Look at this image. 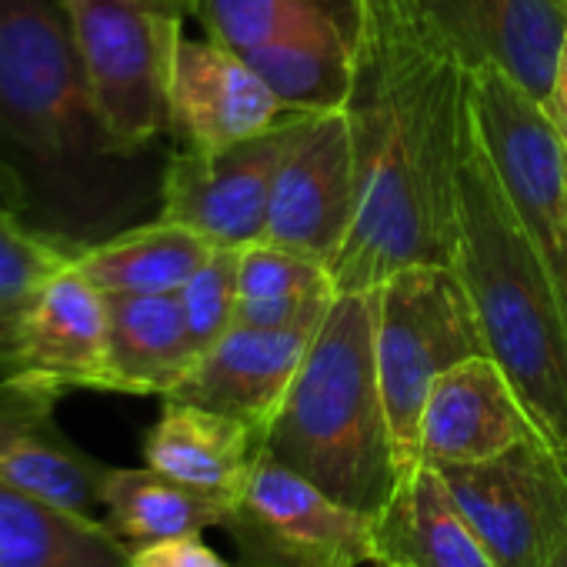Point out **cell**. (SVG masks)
I'll use <instances>...</instances> for the list:
<instances>
[{"label":"cell","mask_w":567,"mask_h":567,"mask_svg":"<svg viewBox=\"0 0 567 567\" xmlns=\"http://www.w3.org/2000/svg\"><path fill=\"white\" fill-rule=\"evenodd\" d=\"M358 81L348 117L361 207L334 260L338 295L371 291L411 264H447L461 234L471 68L417 0H351Z\"/></svg>","instance_id":"6da1fadb"},{"label":"cell","mask_w":567,"mask_h":567,"mask_svg":"<svg viewBox=\"0 0 567 567\" xmlns=\"http://www.w3.org/2000/svg\"><path fill=\"white\" fill-rule=\"evenodd\" d=\"M0 141L28 184V220L87 247L81 210L101 167L124 154L91 94L64 0H0Z\"/></svg>","instance_id":"7a4b0ae2"},{"label":"cell","mask_w":567,"mask_h":567,"mask_svg":"<svg viewBox=\"0 0 567 567\" xmlns=\"http://www.w3.org/2000/svg\"><path fill=\"white\" fill-rule=\"evenodd\" d=\"M454 267L471 295L487 358L507 374L537 437L567 461V315L474 121L461 164Z\"/></svg>","instance_id":"3957f363"},{"label":"cell","mask_w":567,"mask_h":567,"mask_svg":"<svg viewBox=\"0 0 567 567\" xmlns=\"http://www.w3.org/2000/svg\"><path fill=\"white\" fill-rule=\"evenodd\" d=\"M374 334L378 288L338 295L264 431L267 454L371 517L401 477Z\"/></svg>","instance_id":"277c9868"},{"label":"cell","mask_w":567,"mask_h":567,"mask_svg":"<svg viewBox=\"0 0 567 567\" xmlns=\"http://www.w3.org/2000/svg\"><path fill=\"white\" fill-rule=\"evenodd\" d=\"M378 371L398 474L421 467V411L454 364L487 354L457 267L411 264L378 284Z\"/></svg>","instance_id":"5b68a950"},{"label":"cell","mask_w":567,"mask_h":567,"mask_svg":"<svg viewBox=\"0 0 567 567\" xmlns=\"http://www.w3.org/2000/svg\"><path fill=\"white\" fill-rule=\"evenodd\" d=\"M91 94L131 157L171 134V84L194 0H64Z\"/></svg>","instance_id":"8992f818"},{"label":"cell","mask_w":567,"mask_h":567,"mask_svg":"<svg viewBox=\"0 0 567 567\" xmlns=\"http://www.w3.org/2000/svg\"><path fill=\"white\" fill-rule=\"evenodd\" d=\"M471 121L567 315V147L544 104L494 64L471 68Z\"/></svg>","instance_id":"52a82bcc"},{"label":"cell","mask_w":567,"mask_h":567,"mask_svg":"<svg viewBox=\"0 0 567 567\" xmlns=\"http://www.w3.org/2000/svg\"><path fill=\"white\" fill-rule=\"evenodd\" d=\"M237 567H361L371 564V514L321 491L260 447L227 507Z\"/></svg>","instance_id":"ba28073f"},{"label":"cell","mask_w":567,"mask_h":567,"mask_svg":"<svg viewBox=\"0 0 567 567\" xmlns=\"http://www.w3.org/2000/svg\"><path fill=\"white\" fill-rule=\"evenodd\" d=\"M315 117L308 111H288L267 131L214 154H174L161 181V217L194 227L214 247L264 240L277 174Z\"/></svg>","instance_id":"9c48e42d"},{"label":"cell","mask_w":567,"mask_h":567,"mask_svg":"<svg viewBox=\"0 0 567 567\" xmlns=\"http://www.w3.org/2000/svg\"><path fill=\"white\" fill-rule=\"evenodd\" d=\"M497 567H544L567 534V461L540 437L441 471Z\"/></svg>","instance_id":"30bf717a"},{"label":"cell","mask_w":567,"mask_h":567,"mask_svg":"<svg viewBox=\"0 0 567 567\" xmlns=\"http://www.w3.org/2000/svg\"><path fill=\"white\" fill-rule=\"evenodd\" d=\"M358 207L361 171L348 107L318 114L277 174L264 240L315 254L334 267L354 230Z\"/></svg>","instance_id":"8fae6325"},{"label":"cell","mask_w":567,"mask_h":567,"mask_svg":"<svg viewBox=\"0 0 567 567\" xmlns=\"http://www.w3.org/2000/svg\"><path fill=\"white\" fill-rule=\"evenodd\" d=\"M0 381H14L54 398L68 391H111L107 371V298L68 264L41 291L21 321Z\"/></svg>","instance_id":"7c38bea8"},{"label":"cell","mask_w":567,"mask_h":567,"mask_svg":"<svg viewBox=\"0 0 567 567\" xmlns=\"http://www.w3.org/2000/svg\"><path fill=\"white\" fill-rule=\"evenodd\" d=\"M527 437L537 431L494 358H467L431 384L417 431L421 464L437 471L484 464Z\"/></svg>","instance_id":"4fadbf2b"},{"label":"cell","mask_w":567,"mask_h":567,"mask_svg":"<svg viewBox=\"0 0 567 567\" xmlns=\"http://www.w3.org/2000/svg\"><path fill=\"white\" fill-rule=\"evenodd\" d=\"M467 68L494 64L547 101L567 41V0H421Z\"/></svg>","instance_id":"5bb4252c"},{"label":"cell","mask_w":567,"mask_h":567,"mask_svg":"<svg viewBox=\"0 0 567 567\" xmlns=\"http://www.w3.org/2000/svg\"><path fill=\"white\" fill-rule=\"evenodd\" d=\"M315 334L318 328L270 331L234 324L167 398L230 414L264 434L288 398Z\"/></svg>","instance_id":"9a60e30c"},{"label":"cell","mask_w":567,"mask_h":567,"mask_svg":"<svg viewBox=\"0 0 567 567\" xmlns=\"http://www.w3.org/2000/svg\"><path fill=\"white\" fill-rule=\"evenodd\" d=\"M61 398L0 381V481L64 511L97 517L111 464L81 451L58 424Z\"/></svg>","instance_id":"2e32d148"},{"label":"cell","mask_w":567,"mask_h":567,"mask_svg":"<svg viewBox=\"0 0 567 567\" xmlns=\"http://www.w3.org/2000/svg\"><path fill=\"white\" fill-rule=\"evenodd\" d=\"M284 114L254 68L217 41H184L171 84V134L184 151L214 154L247 141Z\"/></svg>","instance_id":"e0dca14e"},{"label":"cell","mask_w":567,"mask_h":567,"mask_svg":"<svg viewBox=\"0 0 567 567\" xmlns=\"http://www.w3.org/2000/svg\"><path fill=\"white\" fill-rule=\"evenodd\" d=\"M240 58L270 87L284 111H344L358 81L354 8L298 21Z\"/></svg>","instance_id":"ac0fdd59"},{"label":"cell","mask_w":567,"mask_h":567,"mask_svg":"<svg viewBox=\"0 0 567 567\" xmlns=\"http://www.w3.org/2000/svg\"><path fill=\"white\" fill-rule=\"evenodd\" d=\"M374 567H497L437 467L401 474L371 517Z\"/></svg>","instance_id":"d6986e66"},{"label":"cell","mask_w":567,"mask_h":567,"mask_svg":"<svg viewBox=\"0 0 567 567\" xmlns=\"http://www.w3.org/2000/svg\"><path fill=\"white\" fill-rule=\"evenodd\" d=\"M264 434L230 414L164 398L161 417L144 434V464L227 501L244 487Z\"/></svg>","instance_id":"ffe728a7"},{"label":"cell","mask_w":567,"mask_h":567,"mask_svg":"<svg viewBox=\"0 0 567 567\" xmlns=\"http://www.w3.org/2000/svg\"><path fill=\"white\" fill-rule=\"evenodd\" d=\"M197 358L177 295L107 298V371L114 394L167 398Z\"/></svg>","instance_id":"44dd1931"},{"label":"cell","mask_w":567,"mask_h":567,"mask_svg":"<svg viewBox=\"0 0 567 567\" xmlns=\"http://www.w3.org/2000/svg\"><path fill=\"white\" fill-rule=\"evenodd\" d=\"M214 244L187 224L157 217L78 250V270L101 295H177Z\"/></svg>","instance_id":"7402d4cb"},{"label":"cell","mask_w":567,"mask_h":567,"mask_svg":"<svg viewBox=\"0 0 567 567\" xmlns=\"http://www.w3.org/2000/svg\"><path fill=\"white\" fill-rule=\"evenodd\" d=\"M131 547L101 520L0 481V567H127Z\"/></svg>","instance_id":"603a6c76"},{"label":"cell","mask_w":567,"mask_h":567,"mask_svg":"<svg viewBox=\"0 0 567 567\" xmlns=\"http://www.w3.org/2000/svg\"><path fill=\"white\" fill-rule=\"evenodd\" d=\"M230 501L154 467H111L101 487V520L127 544L224 527Z\"/></svg>","instance_id":"cb8c5ba5"},{"label":"cell","mask_w":567,"mask_h":567,"mask_svg":"<svg viewBox=\"0 0 567 567\" xmlns=\"http://www.w3.org/2000/svg\"><path fill=\"white\" fill-rule=\"evenodd\" d=\"M81 244L0 207V358L54 274L74 264Z\"/></svg>","instance_id":"d4e9b609"},{"label":"cell","mask_w":567,"mask_h":567,"mask_svg":"<svg viewBox=\"0 0 567 567\" xmlns=\"http://www.w3.org/2000/svg\"><path fill=\"white\" fill-rule=\"evenodd\" d=\"M328 11H351V0H194V18L207 38L234 54H247L284 28Z\"/></svg>","instance_id":"484cf974"},{"label":"cell","mask_w":567,"mask_h":567,"mask_svg":"<svg viewBox=\"0 0 567 567\" xmlns=\"http://www.w3.org/2000/svg\"><path fill=\"white\" fill-rule=\"evenodd\" d=\"M237 288L240 298H338L328 260L274 240L240 247Z\"/></svg>","instance_id":"4316f807"},{"label":"cell","mask_w":567,"mask_h":567,"mask_svg":"<svg viewBox=\"0 0 567 567\" xmlns=\"http://www.w3.org/2000/svg\"><path fill=\"white\" fill-rule=\"evenodd\" d=\"M237 270H240V247H214L210 257L197 267V274L177 291L197 354L210 351L234 328V315L240 301Z\"/></svg>","instance_id":"83f0119b"},{"label":"cell","mask_w":567,"mask_h":567,"mask_svg":"<svg viewBox=\"0 0 567 567\" xmlns=\"http://www.w3.org/2000/svg\"><path fill=\"white\" fill-rule=\"evenodd\" d=\"M338 298H240L234 324L247 328H321Z\"/></svg>","instance_id":"f1b7e54d"},{"label":"cell","mask_w":567,"mask_h":567,"mask_svg":"<svg viewBox=\"0 0 567 567\" xmlns=\"http://www.w3.org/2000/svg\"><path fill=\"white\" fill-rule=\"evenodd\" d=\"M127 567H237V564H227L200 534H181V537L134 544L127 554Z\"/></svg>","instance_id":"f546056e"},{"label":"cell","mask_w":567,"mask_h":567,"mask_svg":"<svg viewBox=\"0 0 567 567\" xmlns=\"http://www.w3.org/2000/svg\"><path fill=\"white\" fill-rule=\"evenodd\" d=\"M544 111H547L554 131L560 134L564 147H567V41L560 48V58H557V68H554V81H550Z\"/></svg>","instance_id":"4dcf8cb0"},{"label":"cell","mask_w":567,"mask_h":567,"mask_svg":"<svg viewBox=\"0 0 567 567\" xmlns=\"http://www.w3.org/2000/svg\"><path fill=\"white\" fill-rule=\"evenodd\" d=\"M0 207L4 210H14L21 217L31 214V194H28V184L21 177V171L0 154Z\"/></svg>","instance_id":"1f68e13d"},{"label":"cell","mask_w":567,"mask_h":567,"mask_svg":"<svg viewBox=\"0 0 567 567\" xmlns=\"http://www.w3.org/2000/svg\"><path fill=\"white\" fill-rule=\"evenodd\" d=\"M544 567H567V534H564V540L557 544V550L550 554V560Z\"/></svg>","instance_id":"d6a6232c"}]
</instances>
